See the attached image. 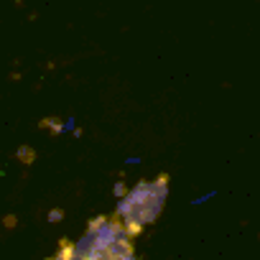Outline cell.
<instances>
[{
	"label": "cell",
	"instance_id": "3",
	"mask_svg": "<svg viewBox=\"0 0 260 260\" xmlns=\"http://www.w3.org/2000/svg\"><path fill=\"white\" fill-rule=\"evenodd\" d=\"M105 260H138L136 257V247H133V237H122L107 255Z\"/></svg>",
	"mask_w": 260,
	"mask_h": 260
},
{
	"label": "cell",
	"instance_id": "4",
	"mask_svg": "<svg viewBox=\"0 0 260 260\" xmlns=\"http://www.w3.org/2000/svg\"><path fill=\"white\" fill-rule=\"evenodd\" d=\"M49 260H77V255H74V245H69L67 240L61 242V250L54 255V257H49Z\"/></svg>",
	"mask_w": 260,
	"mask_h": 260
},
{
	"label": "cell",
	"instance_id": "2",
	"mask_svg": "<svg viewBox=\"0 0 260 260\" xmlns=\"http://www.w3.org/2000/svg\"><path fill=\"white\" fill-rule=\"evenodd\" d=\"M122 237H133V235L127 232V227L117 212L110 217H94V219H89L84 237L79 242H74V255H77V260H105V255Z\"/></svg>",
	"mask_w": 260,
	"mask_h": 260
},
{
	"label": "cell",
	"instance_id": "1",
	"mask_svg": "<svg viewBox=\"0 0 260 260\" xmlns=\"http://www.w3.org/2000/svg\"><path fill=\"white\" fill-rule=\"evenodd\" d=\"M169 199V176L161 174L153 181H141L130 189L120 204H117V214L125 222L130 235H141L143 227H148L151 222L158 219V214L164 212V204Z\"/></svg>",
	"mask_w": 260,
	"mask_h": 260
}]
</instances>
